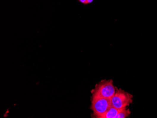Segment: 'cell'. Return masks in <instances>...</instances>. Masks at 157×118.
I'll return each instance as SVG.
<instances>
[{
  "label": "cell",
  "mask_w": 157,
  "mask_h": 118,
  "mask_svg": "<svg viewBox=\"0 0 157 118\" xmlns=\"http://www.w3.org/2000/svg\"><path fill=\"white\" fill-rule=\"evenodd\" d=\"M111 106L110 99L92 95L91 108L94 118H101Z\"/></svg>",
  "instance_id": "cell-1"
},
{
  "label": "cell",
  "mask_w": 157,
  "mask_h": 118,
  "mask_svg": "<svg viewBox=\"0 0 157 118\" xmlns=\"http://www.w3.org/2000/svg\"><path fill=\"white\" fill-rule=\"evenodd\" d=\"M132 95L116 87L115 93L110 99L111 106L118 109L126 108L132 102Z\"/></svg>",
  "instance_id": "cell-2"
},
{
  "label": "cell",
  "mask_w": 157,
  "mask_h": 118,
  "mask_svg": "<svg viewBox=\"0 0 157 118\" xmlns=\"http://www.w3.org/2000/svg\"><path fill=\"white\" fill-rule=\"evenodd\" d=\"M116 87L113 86V82L110 80H102L96 84L92 90V95L111 99L115 93Z\"/></svg>",
  "instance_id": "cell-3"
},
{
  "label": "cell",
  "mask_w": 157,
  "mask_h": 118,
  "mask_svg": "<svg viewBox=\"0 0 157 118\" xmlns=\"http://www.w3.org/2000/svg\"><path fill=\"white\" fill-rule=\"evenodd\" d=\"M121 109H118L111 106L107 111L101 117V118H115Z\"/></svg>",
  "instance_id": "cell-4"
},
{
  "label": "cell",
  "mask_w": 157,
  "mask_h": 118,
  "mask_svg": "<svg viewBox=\"0 0 157 118\" xmlns=\"http://www.w3.org/2000/svg\"><path fill=\"white\" fill-rule=\"evenodd\" d=\"M130 114V111L129 109H126V108H123L119 111L115 118H125L128 117Z\"/></svg>",
  "instance_id": "cell-5"
},
{
  "label": "cell",
  "mask_w": 157,
  "mask_h": 118,
  "mask_svg": "<svg viewBox=\"0 0 157 118\" xmlns=\"http://www.w3.org/2000/svg\"><path fill=\"white\" fill-rule=\"evenodd\" d=\"M78 1L83 5L88 4L87 0H78Z\"/></svg>",
  "instance_id": "cell-6"
},
{
  "label": "cell",
  "mask_w": 157,
  "mask_h": 118,
  "mask_svg": "<svg viewBox=\"0 0 157 118\" xmlns=\"http://www.w3.org/2000/svg\"><path fill=\"white\" fill-rule=\"evenodd\" d=\"M94 0H87L88 4H91L93 2Z\"/></svg>",
  "instance_id": "cell-7"
}]
</instances>
